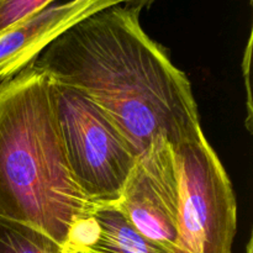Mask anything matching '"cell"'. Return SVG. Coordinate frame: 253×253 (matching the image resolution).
<instances>
[{
    "mask_svg": "<svg viewBox=\"0 0 253 253\" xmlns=\"http://www.w3.org/2000/svg\"><path fill=\"white\" fill-rule=\"evenodd\" d=\"M140 5H115L57 37L34 64L85 93L140 156L157 138L172 146L202 130L187 74L140 24Z\"/></svg>",
    "mask_w": 253,
    "mask_h": 253,
    "instance_id": "1",
    "label": "cell"
},
{
    "mask_svg": "<svg viewBox=\"0 0 253 253\" xmlns=\"http://www.w3.org/2000/svg\"><path fill=\"white\" fill-rule=\"evenodd\" d=\"M96 205L69 169L51 78L30 64L0 83V216L37 227L63 246Z\"/></svg>",
    "mask_w": 253,
    "mask_h": 253,
    "instance_id": "2",
    "label": "cell"
},
{
    "mask_svg": "<svg viewBox=\"0 0 253 253\" xmlns=\"http://www.w3.org/2000/svg\"><path fill=\"white\" fill-rule=\"evenodd\" d=\"M52 98L74 182L96 204L118 203L137 161L135 148L111 116L82 90L52 81Z\"/></svg>",
    "mask_w": 253,
    "mask_h": 253,
    "instance_id": "3",
    "label": "cell"
},
{
    "mask_svg": "<svg viewBox=\"0 0 253 253\" xmlns=\"http://www.w3.org/2000/svg\"><path fill=\"white\" fill-rule=\"evenodd\" d=\"M179 180V253H232L237 204L231 180L203 128L172 146Z\"/></svg>",
    "mask_w": 253,
    "mask_h": 253,
    "instance_id": "4",
    "label": "cell"
},
{
    "mask_svg": "<svg viewBox=\"0 0 253 253\" xmlns=\"http://www.w3.org/2000/svg\"><path fill=\"white\" fill-rule=\"evenodd\" d=\"M179 180L174 151L157 138L137 157L115 207L142 236L178 252Z\"/></svg>",
    "mask_w": 253,
    "mask_h": 253,
    "instance_id": "5",
    "label": "cell"
},
{
    "mask_svg": "<svg viewBox=\"0 0 253 253\" xmlns=\"http://www.w3.org/2000/svg\"><path fill=\"white\" fill-rule=\"evenodd\" d=\"M155 0H68L49 4L0 35V83L32 64L53 40L82 20L115 5L148 6Z\"/></svg>",
    "mask_w": 253,
    "mask_h": 253,
    "instance_id": "6",
    "label": "cell"
},
{
    "mask_svg": "<svg viewBox=\"0 0 253 253\" xmlns=\"http://www.w3.org/2000/svg\"><path fill=\"white\" fill-rule=\"evenodd\" d=\"M63 247L69 253H173L142 236L114 204H98L76 222Z\"/></svg>",
    "mask_w": 253,
    "mask_h": 253,
    "instance_id": "7",
    "label": "cell"
},
{
    "mask_svg": "<svg viewBox=\"0 0 253 253\" xmlns=\"http://www.w3.org/2000/svg\"><path fill=\"white\" fill-rule=\"evenodd\" d=\"M0 253H69L37 227L0 216Z\"/></svg>",
    "mask_w": 253,
    "mask_h": 253,
    "instance_id": "8",
    "label": "cell"
},
{
    "mask_svg": "<svg viewBox=\"0 0 253 253\" xmlns=\"http://www.w3.org/2000/svg\"><path fill=\"white\" fill-rule=\"evenodd\" d=\"M53 0H0V35L49 5Z\"/></svg>",
    "mask_w": 253,
    "mask_h": 253,
    "instance_id": "9",
    "label": "cell"
},
{
    "mask_svg": "<svg viewBox=\"0 0 253 253\" xmlns=\"http://www.w3.org/2000/svg\"><path fill=\"white\" fill-rule=\"evenodd\" d=\"M251 37L249 40V44H247V49H246V54H245V64H244V69L246 71V74H245V79H246V86H247V103H249V118H247V127L249 130H251V94H250V84H249V68H250V56H251Z\"/></svg>",
    "mask_w": 253,
    "mask_h": 253,
    "instance_id": "10",
    "label": "cell"
}]
</instances>
